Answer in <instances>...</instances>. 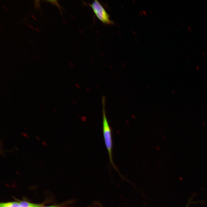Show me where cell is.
<instances>
[{"label": "cell", "mask_w": 207, "mask_h": 207, "mask_svg": "<svg viewBox=\"0 0 207 207\" xmlns=\"http://www.w3.org/2000/svg\"><path fill=\"white\" fill-rule=\"evenodd\" d=\"M132 31H133V34H134L135 35V32H134V30L133 31V30H132Z\"/></svg>", "instance_id": "cell-10"}, {"label": "cell", "mask_w": 207, "mask_h": 207, "mask_svg": "<svg viewBox=\"0 0 207 207\" xmlns=\"http://www.w3.org/2000/svg\"><path fill=\"white\" fill-rule=\"evenodd\" d=\"M132 1H133V3H134L135 4V1L134 0H132Z\"/></svg>", "instance_id": "cell-11"}, {"label": "cell", "mask_w": 207, "mask_h": 207, "mask_svg": "<svg viewBox=\"0 0 207 207\" xmlns=\"http://www.w3.org/2000/svg\"><path fill=\"white\" fill-rule=\"evenodd\" d=\"M39 1H35V5L36 7L37 8H39L40 7L39 2H38Z\"/></svg>", "instance_id": "cell-6"}, {"label": "cell", "mask_w": 207, "mask_h": 207, "mask_svg": "<svg viewBox=\"0 0 207 207\" xmlns=\"http://www.w3.org/2000/svg\"><path fill=\"white\" fill-rule=\"evenodd\" d=\"M20 207H42V204H34L26 201H23L20 202Z\"/></svg>", "instance_id": "cell-3"}, {"label": "cell", "mask_w": 207, "mask_h": 207, "mask_svg": "<svg viewBox=\"0 0 207 207\" xmlns=\"http://www.w3.org/2000/svg\"><path fill=\"white\" fill-rule=\"evenodd\" d=\"M89 5L97 18L103 24L110 25L114 24L113 21L110 20L108 14L98 1L94 0Z\"/></svg>", "instance_id": "cell-2"}, {"label": "cell", "mask_w": 207, "mask_h": 207, "mask_svg": "<svg viewBox=\"0 0 207 207\" xmlns=\"http://www.w3.org/2000/svg\"><path fill=\"white\" fill-rule=\"evenodd\" d=\"M190 27H188V28H189V30H191V29H190Z\"/></svg>", "instance_id": "cell-12"}, {"label": "cell", "mask_w": 207, "mask_h": 207, "mask_svg": "<svg viewBox=\"0 0 207 207\" xmlns=\"http://www.w3.org/2000/svg\"><path fill=\"white\" fill-rule=\"evenodd\" d=\"M143 14L145 15H147V13L145 10H143Z\"/></svg>", "instance_id": "cell-8"}, {"label": "cell", "mask_w": 207, "mask_h": 207, "mask_svg": "<svg viewBox=\"0 0 207 207\" xmlns=\"http://www.w3.org/2000/svg\"><path fill=\"white\" fill-rule=\"evenodd\" d=\"M140 14H141L142 16L143 15V14H142V12H141L140 11Z\"/></svg>", "instance_id": "cell-9"}, {"label": "cell", "mask_w": 207, "mask_h": 207, "mask_svg": "<svg viewBox=\"0 0 207 207\" xmlns=\"http://www.w3.org/2000/svg\"><path fill=\"white\" fill-rule=\"evenodd\" d=\"M188 204H187L186 206V207H188Z\"/></svg>", "instance_id": "cell-13"}, {"label": "cell", "mask_w": 207, "mask_h": 207, "mask_svg": "<svg viewBox=\"0 0 207 207\" xmlns=\"http://www.w3.org/2000/svg\"><path fill=\"white\" fill-rule=\"evenodd\" d=\"M47 1L49 2H50L51 3H52L53 4H55V5H56L57 7H58V8H60V6L58 4V3H57V0H48Z\"/></svg>", "instance_id": "cell-5"}, {"label": "cell", "mask_w": 207, "mask_h": 207, "mask_svg": "<svg viewBox=\"0 0 207 207\" xmlns=\"http://www.w3.org/2000/svg\"><path fill=\"white\" fill-rule=\"evenodd\" d=\"M103 133L105 146L107 150L110 161L114 167L116 169L113 160L112 156V140L111 129L106 117L105 108V98H102Z\"/></svg>", "instance_id": "cell-1"}, {"label": "cell", "mask_w": 207, "mask_h": 207, "mask_svg": "<svg viewBox=\"0 0 207 207\" xmlns=\"http://www.w3.org/2000/svg\"><path fill=\"white\" fill-rule=\"evenodd\" d=\"M58 207V206H44V207Z\"/></svg>", "instance_id": "cell-7"}, {"label": "cell", "mask_w": 207, "mask_h": 207, "mask_svg": "<svg viewBox=\"0 0 207 207\" xmlns=\"http://www.w3.org/2000/svg\"><path fill=\"white\" fill-rule=\"evenodd\" d=\"M20 204L16 202L1 203L0 207H20Z\"/></svg>", "instance_id": "cell-4"}]
</instances>
